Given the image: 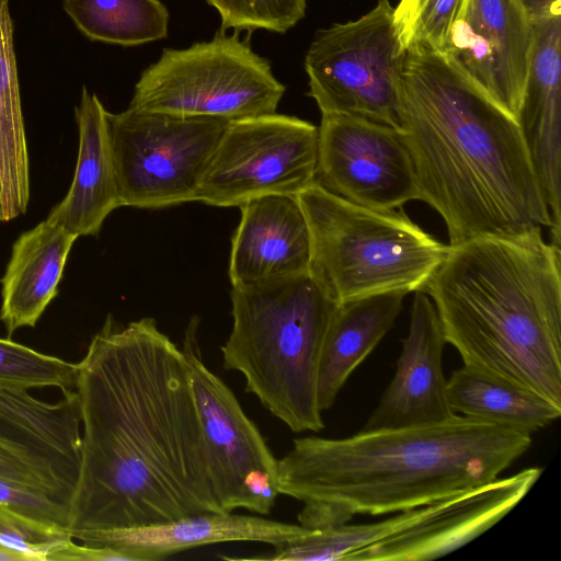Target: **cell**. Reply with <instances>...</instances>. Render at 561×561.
<instances>
[{
    "label": "cell",
    "mask_w": 561,
    "mask_h": 561,
    "mask_svg": "<svg viewBox=\"0 0 561 561\" xmlns=\"http://www.w3.org/2000/svg\"><path fill=\"white\" fill-rule=\"evenodd\" d=\"M77 368L81 448L68 530L224 513L185 356L156 319L122 325L107 314Z\"/></svg>",
    "instance_id": "obj_1"
},
{
    "label": "cell",
    "mask_w": 561,
    "mask_h": 561,
    "mask_svg": "<svg viewBox=\"0 0 561 561\" xmlns=\"http://www.w3.org/2000/svg\"><path fill=\"white\" fill-rule=\"evenodd\" d=\"M401 133L449 245L552 228L518 121L448 55L407 51Z\"/></svg>",
    "instance_id": "obj_2"
},
{
    "label": "cell",
    "mask_w": 561,
    "mask_h": 561,
    "mask_svg": "<svg viewBox=\"0 0 561 561\" xmlns=\"http://www.w3.org/2000/svg\"><path fill=\"white\" fill-rule=\"evenodd\" d=\"M531 434L461 414L423 425L307 436L277 460L278 490L302 503L299 525L346 524L430 505L499 478Z\"/></svg>",
    "instance_id": "obj_3"
},
{
    "label": "cell",
    "mask_w": 561,
    "mask_h": 561,
    "mask_svg": "<svg viewBox=\"0 0 561 561\" xmlns=\"http://www.w3.org/2000/svg\"><path fill=\"white\" fill-rule=\"evenodd\" d=\"M449 245V244H448ZM560 245L541 228L449 245L424 291L463 365L561 407Z\"/></svg>",
    "instance_id": "obj_4"
},
{
    "label": "cell",
    "mask_w": 561,
    "mask_h": 561,
    "mask_svg": "<svg viewBox=\"0 0 561 561\" xmlns=\"http://www.w3.org/2000/svg\"><path fill=\"white\" fill-rule=\"evenodd\" d=\"M232 329L222 365L294 433L324 427L318 374L334 301L311 277L300 276L230 290Z\"/></svg>",
    "instance_id": "obj_5"
},
{
    "label": "cell",
    "mask_w": 561,
    "mask_h": 561,
    "mask_svg": "<svg viewBox=\"0 0 561 561\" xmlns=\"http://www.w3.org/2000/svg\"><path fill=\"white\" fill-rule=\"evenodd\" d=\"M296 197L309 229V274L337 304L387 291H424L448 253V244L402 208L358 205L316 181Z\"/></svg>",
    "instance_id": "obj_6"
},
{
    "label": "cell",
    "mask_w": 561,
    "mask_h": 561,
    "mask_svg": "<svg viewBox=\"0 0 561 561\" xmlns=\"http://www.w3.org/2000/svg\"><path fill=\"white\" fill-rule=\"evenodd\" d=\"M285 91L249 37L219 30L210 41L164 48L141 72L129 106L231 122L276 113Z\"/></svg>",
    "instance_id": "obj_7"
},
{
    "label": "cell",
    "mask_w": 561,
    "mask_h": 561,
    "mask_svg": "<svg viewBox=\"0 0 561 561\" xmlns=\"http://www.w3.org/2000/svg\"><path fill=\"white\" fill-rule=\"evenodd\" d=\"M389 0L357 20L318 30L305 56L307 95L321 114H348L402 130L405 59Z\"/></svg>",
    "instance_id": "obj_8"
},
{
    "label": "cell",
    "mask_w": 561,
    "mask_h": 561,
    "mask_svg": "<svg viewBox=\"0 0 561 561\" xmlns=\"http://www.w3.org/2000/svg\"><path fill=\"white\" fill-rule=\"evenodd\" d=\"M229 121L128 106L107 111L121 206L160 209L197 201L199 185Z\"/></svg>",
    "instance_id": "obj_9"
},
{
    "label": "cell",
    "mask_w": 561,
    "mask_h": 561,
    "mask_svg": "<svg viewBox=\"0 0 561 561\" xmlns=\"http://www.w3.org/2000/svg\"><path fill=\"white\" fill-rule=\"evenodd\" d=\"M318 126L266 114L229 122L202 179L197 201L240 207L266 195H298L316 181Z\"/></svg>",
    "instance_id": "obj_10"
},
{
    "label": "cell",
    "mask_w": 561,
    "mask_h": 561,
    "mask_svg": "<svg viewBox=\"0 0 561 561\" xmlns=\"http://www.w3.org/2000/svg\"><path fill=\"white\" fill-rule=\"evenodd\" d=\"M198 324V318L193 317L181 350L190 370L216 499L224 513L245 508L267 515L280 494L278 459L232 390L205 364Z\"/></svg>",
    "instance_id": "obj_11"
},
{
    "label": "cell",
    "mask_w": 561,
    "mask_h": 561,
    "mask_svg": "<svg viewBox=\"0 0 561 561\" xmlns=\"http://www.w3.org/2000/svg\"><path fill=\"white\" fill-rule=\"evenodd\" d=\"M316 182L350 202L398 209L420 199L402 133L348 114H321Z\"/></svg>",
    "instance_id": "obj_12"
},
{
    "label": "cell",
    "mask_w": 561,
    "mask_h": 561,
    "mask_svg": "<svg viewBox=\"0 0 561 561\" xmlns=\"http://www.w3.org/2000/svg\"><path fill=\"white\" fill-rule=\"evenodd\" d=\"M541 472L539 467L523 469L433 503L413 524L354 551L345 561H423L453 552L511 512Z\"/></svg>",
    "instance_id": "obj_13"
},
{
    "label": "cell",
    "mask_w": 561,
    "mask_h": 561,
    "mask_svg": "<svg viewBox=\"0 0 561 561\" xmlns=\"http://www.w3.org/2000/svg\"><path fill=\"white\" fill-rule=\"evenodd\" d=\"M534 39L522 0H467L443 54L517 119Z\"/></svg>",
    "instance_id": "obj_14"
},
{
    "label": "cell",
    "mask_w": 561,
    "mask_h": 561,
    "mask_svg": "<svg viewBox=\"0 0 561 561\" xmlns=\"http://www.w3.org/2000/svg\"><path fill=\"white\" fill-rule=\"evenodd\" d=\"M414 293L394 376L360 431L431 424L455 414L443 373L447 343L443 328L430 296L423 290Z\"/></svg>",
    "instance_id": "obj_15"
},
{
    "label": "cell",
    "mask_w": 561,
    "mask_h": 561,
    "mask_svg": "<svg viewBox=\"0 0 561 561\" xmlns=\"http://www.w3.org/2000/svg\"><path fill=\"white\" fill-rule=\"evenodd\" d=\"M239 208L228 267L231 287L309 273V229L296 196L266 195Z\"/></svg>",
    "instance_id": "obj_16"
},
{
    "label": "cell",
    "mask_w": 561,
    "mask_h": 561,
    "mask_svg": "<svg viewBox=\"0 0 561 561\" xmlns=\"http://www.w3.org/2000/svg\"><path fill=\"white\" fill-rule=\"evenodd\" d=\"M533 25V56L517 121L551 215L550 241L560 244L561 18L539 20Z\"/></svg>",
    "instance_id": "obj_17"
},
{
    "label": "cell",
    "mask_w": 561,
    "mask_h": 561,
    "mask_svg": "<svg viewBox=\"0 0 561 561\" xmlns=\"http://www.w3.org/2000/svg\"><path fill=\"white\" fill-rule=\"evenodd\" d=\"M310 531L301 525L232 512H208L133 528L69 530L71 537L83 545L119 549L133 561H157L195 547L233 541H256L274 547Z\"/></svg>",
    "instance_id": "obj_18"
},
{
    "label": "cell",
    "mask_w": 561,
    "mask_h": 561,
    "mask_svg": "<svg viewBox=\"0 0 561 561\" xmlns=\"http://www.w3.org/2000/svg\"><path fill=\"white\" fill-rule=\"evenodd\" d=\"M79 145L75 174L65 197L46 219L79 237H98L108 215L121 206L107 129V110L82 88L75 107Z\"/></svg>",
    "instance_id": "obj_19"
},
{
    "label": "cell",
    "mask_w": 561,
    "mask_h": 561,
    "mask_svg": "<svg viewBox=\"0 0 561 561\" xmlns=\"http://www.w3.org/2000/svg\"><path fill=\"white\" fill-rule=\"evenodd\" d=\"M78 237L45 219L14 241L1 283L0 321L8 337L34 328L58 287Z\"/></svg>",
    "instance_id": "obj_20"
},
{
    "label": "cell",
    "mask_w": 561,
    "mask_h": 561,
    "mask_svg": "<svg viewBox=\"0 0 561 561\" xmlns=\"http://www.w3.org/2000/svg\"><path fill=\"white\" fill-rule=\"evenodd\" d=\"M403 291H387L337 304L329 323L319 365L318 404L329 410L351 374L392 329Z\"/></svg>",
    "instance_id": "obj_21"
},
{
    "label": "cell",
    "mask_w": 561,
    "mask_h": 561,
    "mask_svg": "<svg viewBox=\"0 0 561 561\" xmlns=\"http://www.w3.org/2000/svg\"><path fill=\"white\" fill-rule=\"evenodd\" d=\"M447 398L456 414L529 434L561 415V407L543 396L467 365L447 379Z\"/></svg>",
    "instance_id": "obj_22"
},
{
    "label": "cell",
    "mask_w": 561,
    "mask_h": 561,
    "mask_svg": "<svg viewBox=\"0 0 561 561\" xmlns=\"http://www.w3.org/2000/svg\"><path fill=\"white\" fill-rule=\"evenodd\" d=\"M30 159L9 0H0V221L25 214Z\"/></svg>",
    "instance_id": "obj_23"
},
{
    "label": "cell",
    "mask_w": 561,
    "mask_h": 561,
    "mask_svg": "<svg viewBox=\"0 0 561 561\" xmlns=\"http://www.w3.org/2000/svg\"><path fill=\"white\" fill-rule=\"evenodd\" d=\"M62 8L91 41L138 46L168 34L170 14L161 0H62Z\"/></svg>",
    "instance_id": "obj_24"
},
{
    "label": "cell",
    "mask_w": 561,
    "mask_h": 561,
    "mask_svg": "<svg viewBox=\"0 0 561 561\" xmlns=\"http://www.w3.org/2000/svg\"><path fill=\"white\" fill-rule=\"evenodd\" d=\"M431 505V504H430ZM430 505L400 512L397 516L371 524H341L311 531L293 541L274 546L265 556L221 559L270 561H333L343 560L354 551L371 545L422 517Z\"/></svg>",
    "instance_id": "obj_25"
},
{
    "label": "cell",
    "mask_w": 561,
    "mask_h": 561,
    "mask_svg": "<svg viewBox=\"0 0 561 561\" xmlns=\"http://www.w3.org/2000/svg\"><path fill=\"white\" fill-rule=\"evenodd\" d=\"M467 0H400L393 21L402 49L444 53Z\"/></svg>",
    "instance_id": "obj_26"
},
{
    "label": "cell",
    "mask_w": 561,
    "mask_h": 561,
    "mask_svg": "<svg viewBox=\"0 0 561 561\" xmlns=\"http://www.w3.org/2000/svg\"><path fill=\"white\" fill-rule=\"evenodd\" d=\"M77 374V364L0 337V386L58 388L65 393L75 390Z\"/></svg>",
    "instance_id": "obj_27"
},
{
    "label": "cell",
    "mask_w": 561,
    "mask_h": 561,
    "mask_svg": "<svg viewBox=\"0 0 561 561\" xmlns=\"http://www.w3.org/2000/svg\"><path fill=\"white\" fill-rule=\"evenodd\" d=\"M219 14L222 31L284 34L305 18L307 0H206Z\"/></svg>",
    "instance_id": "obj_28"
},
{
    "label": "cell",
    "mask_w": 561,
    "mask_h": 561,
    "mask_svg": "<svg viewBox=\"0 0 561 561\" xmlns=\"http://www.w3.org/2000/svg\"><path fill=\"white\" fill-rule=\"evenodd\" d=\"M72 540L64 526L0 506V546L23 556L26 561H51L53 556Z\"/></svg>",
    "instance_id": "obj_29"
},
{
    "label": "cell",
    "mask_w": 561,
    "mask_h": 561,
    "mask_svg": "<svg viewBox=\"0 0 561 561\" xmlns=\"http://www.w3.org/2000/svg\"><path fill=\"white\" fill-rule=\"evenodd\" d=\"M0 506L67 528L68 504L22 483L0 478Z\"/></svg>",
    "instance_id": "obj_30"
},
{
    "label": "cell",
    "mask_w": 561,
    "mask_h": 561,
    "mask_svg": "<svg viewBox=\"0 0 561 561\" xmlns=\"http://www.w3.org/2000/svg\"><path fill=\"white\" fill-rule=\"evenodd\" d=\"M0 478L28 485L67 504L70 500V495L47 474L2 449H0Z\"/></svg>",
    "instance_id": "obj_31"
},
{
    "label": "cell",
    "mask_w": 561,
    "mask_h": 561,
    "mask_svg": "<svg viewBox=\"0 0 561 561\" xmlns=\"http://www.w3.org/2000/svg\"><path fill=\"white\" fill-rule=\"evenodd\" d=\"M51 561H133V558L119 549L78 545L72 540L55 553Z\"/></svg>",
    "instance_id": "obj_32"
},
{
    "label": "cell",
    "mask_w": 561,
    "mask_h": 561,
    "mask_svg": "<svg viewBox=\"0 0 561 561\" xmlns=\"http://www.w3.org/2000/svg\"><path fill=\"white\" fill-rule=\"evenodd\" d=\"M526 8L531 23L560 16L561 0H522Z\"/></svg>",
    "instance_id": "obj_33"
},
{
    "label": "cell",
    "mask_w": 561,
    "mask_h": 561,
    "mask_svg": "<svg viewBox=\"0 0 561 561\" xmlns=\"http://www.w3.org/2000/svg\"><path fill=\"white\" fill-rule=\"evenodd\" d=\"M0 561H26L23 556L0 546Z\"/></svg>",
    "instance_id": "obj_34"
}]
</instances>
